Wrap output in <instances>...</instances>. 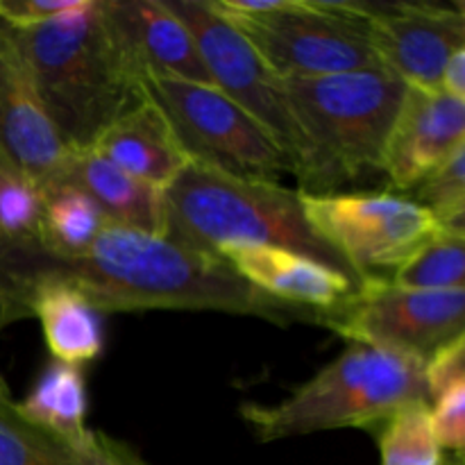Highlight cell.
<instances>
[{
    "label": "cell",
    "instance_id": "4dcf8cb0",
    "mask_svg": "<svg viewBox=\"0 0 465 465\" xmlns=\"http://www.w3.org/2000/svg\"><path fill=\"white\" fill-rule=\"evenodd\" d=\"M0 398H9V389L7 384H5L3 377H0Z\"/></svg>",
    "mask_w": 465,
    "mask_h": 465
},
{
    "label": "cell",
    "instance_id": "ba28073f",
    "mask_svg": "<svg viewBox=\"0 0 465 465\" xmlns=\"http://www.w3.org/2000/svg\"><path fill=\"white\" fill-rule=\"evenodd\" d=\"M316 325L350 343L427 361L436 350L465 336V289L411 291L389 277H368L348 298L316 312Z\"/></svg>",
    "mask_w": 465,
    "mask_h": 465
},
{
    "label": "cell",
    "instance_id": "7c38bea8",
    "mask_svg": "<svg viewBox=\"0 0 465 465\" xmlns=\"http://www.w3.org/2000/svg\"><path fill=\"white\" fill-rule=\"evenodd\" d=\"M465 145V100L409 86L384 157L386 191L407 193Z\"/></svg>",
    "mask_w": 465,
    "mask_h": 465
},
{
    "label": "cell",
    "instance_id": "7a4b0ae2",
    "mask_svg": "<svg viewBox=\"0 0 465 465\" xmlns=\"http://www.w3.org/2000/svg\"><path fill=\"white\" fill-rule=\"evenodd\" d=\"M45 116L66 150L94 148L116 118L148 98L103 0L35 27H14Z\"/></svg>",
    "mask_w": 465,
    "mask_h": 465
},
{
    "label": "cell",
    "instance_id": "5bb4252c",
    "mask_svg": "<svg viewBox=\"0 0 465 465\" xmlns=\"http://www.w3.org/2000/svg\"><path fill=\"white\" fill-rule=\"evenodd\" d=\"M104 16L136 71L213 86L184 23L163 0H103Z\"/></svg>",
    "mask_w": 465,
    "mask_h": 465
},
{
    "label": "cell",
    "instance_id": "4fadbf2b",
    "mask_svg": "<svg viewBox=\"0 0 465 465\" xmlns=\"http://www.w3.org/2000/svg\"><path fill=\"white\" fill-rule=\"evenodd\" d=\"M0 145L39 186L57 180L68 150L45 116L14 27L0 18Z\"/></svg>",
    "mask_w": 465,
    "mask_h": 465
},
{
    "label": "cell",
    "instance_id": "4316f807",
    "mask_svg": "<svg viewBox=\"0 0 465 465\" xmlns=\"http://www.w3.org/2000/svg\"><path fill=\"white\" fill-rule=\"evenodd\" d=\"M465 384V336L450 341L425 361L427 402Z\"/></svg>",
    "mask_w": 465,
    "mask_h": 465
},
{
    "label": "cell",
    "instance_id": "ffe728a7",
    "mask_svg": "<svg viewBox=\"0 0 465 465\" xmlns=\"http://www.w3.org/2000/svg\"><path fill=\"white\" fill-rule=\"evenodd\" d=\"M41 189L39 245L54 259H77L107 225V216L82 189L50 182Z\"/></svg>",
    "mask_w": 465,
    "mask_h": 465
},
{
    "label": "cell",
    "instance_id": "277c9868",
    "mask_svg": "<svg viewBox=\"0 0 465 465\" xmlns=\"http://www.w3.org/2000/svg\"><path fill=\"white\" fill-rule=\"evenodd\" d=\"M309 148L300 193L331 195L384 175V157L409 86L389 68L282 77Z\"/></svg>",
    "mask_w": 465,
    "mask_h": 465
},
{
    "label": "cell",
    "instance_id": "e0dca14e",
    "mask_svg": "<svg viewBox=\"0 0 465 465\" xmlns=\"http://www.w3.org/2000/svg\"><path fill=\"white\" fill-rule=\"evenodd\" d=\"M91 150L162 191L191 162L168 118L150 95L116 118Z\"/></svg>",
    "mask_w": 465,
    "mask_h": 465
},
{
    "label": "cell",
    "instance_id": "ac0fdd59",
    "mask_svg": "<svg viewBox=\"0 0 465 465\" xmlns=\"http://www.w3.org/2000/svg\"><path fill=\"white\" fill-rule=\"evenodd\" d=\"M0 465H148L125 443L94 434L59 436L21 416L12 398H0Z\"/></svg>",
    "mask_w": 465,
    "mask_h": 465
},
{
    "label": "cell",
    "instance_id": "3957f363",
    "mask_svg": "<svg viewBox=\"0 0 465 465\" xmlns=\"http://www.w3.org/2000/svg\"><path fill=\"white\" fill-rule=\"evenodd\" d=\"M166 239L221 257L236 245H268L304 254L343 272L357 286L361 277L309 225L300 191L268 182L227 175L204 163L189 162L163 189Z\"/></svg>",
    "mask_w": 465,
    "mask_h": 465
},
{
    "label": "cell",
    "instance_id": "f1b7e54d",
    "mask_svg": "<svg viewBox=\"0 0 465 465\" xmlns=\"http://www.w3.org/2000/svg\"><path fill=\"white\" fill-rule=\"evenodd\" d=\"M440 89L450 95L463 98L465 95V48L457 50L445 64L443 77H440Z\"/></svg>",
    "mask_w": 465,
    "mask_h": 465
},
{
    "label": "cell",
    "instance_id": "30bf717a",
    "mask_svg": "<svg viewBox=\"0 0 465 465\" xmlns=\"http://www.w3.org/2000/svg\"><path fill=\"white\" fill-rule=\"evenodd\" d=\"M309 225L350 263L363 282L395 271L440 232L427 209L391 191L307 195Z\"/></svg>",
    "mask_w": 465,
    "mask_h": 465
},
{
    "label": "cell",
    "instance_id": "8992f818",
    "mask_svg": "<svg viewBox=\"0 0 465 465\" xmlns=\"http://www.w3.org/2000/svg\"><path fill=\"white\" fill-rule=\"evenodd\" d=\"M280 77H322L381 66L371 36L375 3L209 0Z\"/></svg>",
    "mask_w": 465,
    "mask_h": 465
},
{
    "label": "cell",
    "instance_id": "8fae6325",
    "mask_svg": "<svg viewBox=\"0 0 465 465\" xmlns=\"http://www.w3.org/2000/svg\"><path fill=\"white\" fill-rule=\"evenodd\" d=\"M372 45L381 66L413 89H440L445 64L465 48L461 5L375 3Z\"/></svg>",
    "mask_w": 465,
    "mask_h": 465
},
{
    "label": "cell",
    "instance_id": "9a60e30c",
    "mask_svg": "<svg viewBox=\"0 0 465 465\" xmlns=\"http://www.w3.org/2000/svg\"><path fill=\"white\" fill-rule=\"evenodd\" d=\"M221 259H225L236 275L250 282L254 289L280 302L313 312L334 307L357 289V284L343 272L291 250L236 245L227 248Z\"/></svg>",
    "mask_w": 465,
    "mask_h": 465
},
{
    "label": "cell",
    "instance_id": "2e32d148",
    "mask_svg": "<svg viewBox=\"0 0 465 465\" xmlns=\"http://www.w3.org/2000/svg\"><path fill=\"white\" fill-rule=\"evenodd\" d=\"M57 180L84 191L114 225L166 236L168 216L163 191L130 175L95 150H68Z\"/></svg>",
    "mask_w": 465,
    "mask_h": 465
},
{
    "label": "cell",
    "instance_id": "f546056e",
    "mask_svg": "<svg viewBox=\"0 0 465 465\" xmlns=\"http://www.w3.org/2000/svg\"><path fill=\"white\" fill-rule=\"evenodd\" d=\"M448 465H463V454H448Z\"/></svg>",
    "mask_w": 465,
    "mask_h": 465
},
{
    "label": "cell",
    "instance_id": "cb8c5ba5",
    "mask_svg": "<svg viewBox=\"0 0 465 465\" xmlns=\"http://www.w3.org/2000/svg\"><path fill=\"white\" fill-rule=\"evenodd\" d=\"M41 189L0 145V243H39Z\"/></svg>",
    "mask_w": 465,
    "mask_h": 465
},
{
    "label": "cell",
    "instance_id": "d4e9b609",
    "mask_svg": "<svg viewBox=\"0 0 465 465\" xmlns=\"http://www.w3.org/2000/svg\"><path fill=\"white\" fill-rule=\"evenodd\" d=\"M402 195L427 209L440 230L465 234V145Z\"/></svg>",
    "mask_w": 465,
    "mask_h": 465
},
{
    "label": "cell",
    "instance_id": "6da1fadb",
    "mask_svg": "<svg viewBox=\"0 0 465 465\" xmlns=\"http://www.w3.org/2000/svg\"><path fill=\"white\" fill-rule=\"evenodd\" d=\"M23 272L32 295L36 282L54 280L80 291L98 312L212 309L257 316L282 327L316 325L313 309L280 302L254 289L225 259L114 223H107L77 259H54L39 243L27 245Z\"/></svg>",
    "mask_w": 465,
    "mask_h": 465
},
{
    "label": "cell",
    "instance_id": "83f0119b",
    "mask_svg": "<svg viewBox=\"0 0 465 465\" xmlns=\"http://www.w3.org/2000/svg\"><path fill=\"white\" fill-rule=\"evenodd\" d=\"M84 0H0V18L12 27H35L77 12Z\"/></svg>",
    "mask_w": 465,
    "mask_h": 465
},
{
    "label": "cell",
    "instance_id": "d6986e66",
    "mask_svg": "<svg viewBox=\"0 0 465 465\" xmlns=\"http://www.w3.org/2000/svg\"><path fill=\"white\" fill-rule=\"evenodd\" d=\"M32 316L41 321L45 345L54 361L82 366L103 352L100 312L73 286L54 280L36 282Z\"/></svg>",
    "mask_w": 465,
    "mask_h": 465
},
{
    "label": "cell",
    "instance_id": "9c48e42d",
    "mask_svg": "<svg viewBox=\"0 0 465 465\" xmlns=\"http://www.w3.org/2000/svg\"><path fill=\"white\" fill-rule=\"evenodd\" d=\"M191 32L213 86L257 118L289 157L293 175L302 180L309 148L295 125L284 82L268 68L257 50L207 0H163Z\"/></svg>",
    "mask_w": 465,
    "mask_h": 465
},
{
    "label": "cell",
    "instance_id": "52a82bcc",
    "mask_svg": "<svg viewBox=\"0 0 465 465\" xmlns=\"http://www.w3.org/2000/svg\"><path fill=\"white\" fill-rule=\"evenodd\" d=\"M145 91L171 123L191 162L250 182L280 184L289 157L266 127L221 89L209 84L148 77Z\"/></svg>",
    "mask_w": 465,
    "mask_h": 465
},
{
    "label": "cell",
    "instance_id": "484cf974",
    "mask_svg": "<svg viewBox=\"0 0 465 465\" xmlns=\"http://www.w3.org/2000/svg\"><path fill=\"white\" fill-rule=\"evenodd\" d=\"M436 443L448 454H463L465 445V384L448 391L430 407Z\"/></svg>",
    "mask_w": 465,
    "mask_h": 465
},
{
    "label": "cell",
    "instance_id": "603a6c76",
    "mask_svg": "<svg viewBox=\"0 0 465 465\" xmlns=\"http://www.w3.org/2000/svg\"><path fill=\"white\" fill-rule=\"evenodd\" d=\"M381 465H448L431 431L430 402H411L393 413L380 431Z\"/></svg>",
    "mask_w": 465,
    "mask_h": 465
},
{
    "label": "cell",
    "instance_id": "5b68a950",
    "mask_svg": "<svg viewBox=\"0 0 465 465\" xmlns=\"http://www.w3.org/2000/svg\"><path fill=\"white\" fill-rule=\"evenodd\" d=\"M427 402L425 361L393 350L350 343L339 359L275 407L241 409L262 440L343 427L384 425L398 409Z\"/></svg>",
    "mask_w": 465,
    "mask_h": 465
},
{
    "label": "cell",
    "instance_id": "7402d4cb",
    "mask_svg": "<svg viewBox=\"0 0 465 465\" xmlns=\"http://www.w3.org/2000/svg\"><path fill=\"white\" fill-rule=\"evenodd\" d=\"M465 234L440 230L389 277L411 291L465 289Z\"/></svg>",
    "mask_w": 465,
    "mask_h": 465
},
{
    "label": "cell",
    "instance_id": "44dd1931",
    "mask_svg": "<svg viewBox=\"0 0 465 465\" xmlns=\"http://www.w3.org/2000/svg\"><path fill=\"white\" fill-rule=\"evenodd\" d=\"M23 418L73 440H86L94 431L86 427V389L80 366L53 361L35 389L16 404Z\"/></svg>",
    "mask_w": 465,
    "mask_h": 465
}]
</instances>
